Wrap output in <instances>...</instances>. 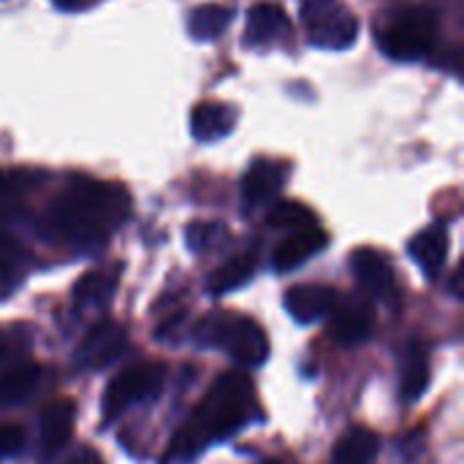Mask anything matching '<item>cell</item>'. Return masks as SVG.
I'll return each instance as SVG.
<instances>
[{
  "label": "cell",
  "mask_w": 464,
  "mask_h": 464,
  "mask_svg": "<svg viewBox=\"0 0 464 464\" xmlns=\"http://www.w3.org/2000/svg\"><path fill=\"white\" fill-rule=\"evenodd\" d=\"M440 33V14L432 5H405L386 16L378 30V46L397 63H416L432 54Z\"/></svg>",
  "instance_id": "3"
},
{
  "label": "cell",
  "mask_w": 464,
  "mask_h": 464,
  "mask_svg": "<svg viewBox=\"0 0 464 464\" xmlns=\"http://www.w3.org/2000/svg\"><path fill=\"white\" fill-rule=\"evenodd\" d=\"M334 302H337V291L324 283H302L285 294V310L299 324L321 321L324 315H329Z\"/></svg>",
  "instance_id": "13"
},
{
  "label": "cell",
  "mask_w": 464,
  "mask_h": 464,
  "mask_svg": "<svg viewBox=\"0 0 464 464\" xmlns=\"http://www.w3.org/2000/svg\"><path fill=\"white\" fill-rule=\"evenodd\" d=\"M329 245V237L326 231H321L318 226L313 228H304V231H294L288 239H283L272 256V266L277 272H291V269H299L304 261H310L313 256H318L324 247Z\"/></svg>",
  "instance_id": "15"
},
{
  "label": "cell",
  "mask_w": 464,
  "mask_h": 464,
  "mask_svg": "<svg viewBox=\"0 0 464 464\" xmlns=\"http://www.w3.org/2000/svg\"><path fill=\"white\" fill-rule=\"evenodd\" d=\"M201 345L226 351L242 367H261L269 356L266 332L247 315L239 313H212L201 321L196 332Z\"/></svg>",
  "instance_id": "4"
},
{
  "label": "cell",
  "mask_w": 464,
  "mask_h": 464,
  "mask_svg": "<svg viewBox=\"0 0 464 464\" xmlns=\"http://www.w3.org/2000/svg\"><path fill=\"white\" fill-rule=\"evenodd\" d=\"M73 419H76V408L68 400H57L52 405L44 408L41 421H38V457L41 462H49L52 457H57L73 432Z\"/></svg>",
  "instance_id": "10"
},
{
  "label": "cell",
  "mask_w": 464,
  "mask_h": 464,
  "mask_svg": "<svg viewBox=\"0 0 464 464\" xmlns=\"http://www.w3.org/2000/svg\"><path fill=\"white\" fill-rule=\"evenodd\" d=\"M285 177H288V166L285 163L266 160V158L253 160V166L245 171L242 188H239L245 212H256V209L266 207L269 201H275L277 193L285 185Z\"/></svg>",
  "instance_id": "8"
},
{
  "label": "cell",
  "mask_w": 464,
  "mask_h": 464,
  "mask_svg": "<svg viewBox=\"0 0 464 464\" xmlns=\"http://www.w3.org/2000/svg\"><path fill=\"white\" fill-rule=\"evenodd\" d=\"M411 258L419 264V269L427 277H438L449 258V231L446 226H432L421 234H416L408 245Z\"/></svg>",
  "instance_id": "16"
},
{
  "label": "cell",
  "mask_w": 464,
  "mask_h": 464,
  "mask_svg": "<svg viewBox=\"0 0 464 464\" xmlns=\"http://www.w3.org/2000/svg\"><path fill=\"white\" fill-rule=\"evenodd\" d=\"M68 464H103L101 462V457L95 454V451H90V449H82L73 459Z\"/></svg>",
  "instance_id": "28"
},
{
  "label": "cell",
  "mask_w": 464,
  "mask_h": 464,
  "mask_svg": "<svg viewBox=\"0 0 464 464\" xmlns=\"http://www.w3.org/2000/svg\"><path fill=\"white\" fill-rule=\"evenodd\" d=\"M125 345H128L125 326L114 321H101L84 334L73 362L79 370H103L122 356Z\"/></svg>",
  "instance_id": "7"
},
{
  "label": "cell",
  "mask_w": 464,
  "mask_h": 464,
  "mask_svg": "<svg viewBox=\"0 0 464 464\" xmlns=\"http://www.w3.org/2000/svg\"><path fill=\"white\" fill-rule=\"evenodd\" d=\"M130 215V196L122 185L76 177L52 201L46 228L54 239L76 250L103 245Z\"/></svg>",
  "instance_id": "1"
},
{
  "label": "cell",
  "mask_w": 464,
  "mask_h": 464,
  "mask_svg": "<svg viewBox=\"0 0 464 464\" xmlns=\"http://www.w3.org/2000/svg\"><path fill=\"white\" fill-rule=\"evenodd\" d=\"M253 275H256V253H239L212 272V277L207 280V288L212 296H223V294L242 288L247 280H253Z\"/></svg>",
  "instance_id": "20"
},
{
  "label": "cell",
  "mask_w": 464,
  "mask_h": 464,
  "mask_svg": "<svg viewBox=\"0 0 464 464\" xmlns=\"http://www.w3.org/2000/svg\"><path fill=\"white\" fill-rule=\"evenodd\" d=\"M332 324H329V334L337 345H362L370 334H372V313L364 302L356 299H340L334 302V307L329 310Z\"/></svg>",
  "instance_id": "11"
},
{
  "label": "cell",
  "mask_w": 464,
  "mask_h": 464,
  "mask_svg": "<svg viewBox=\"0 0 464 464\" xmlns=\"http://www.w3.org/2000/svg\"><path fill=\"white\" fill-rule=\"evenodd\" d=\"M378 451H381V438L367 427H353L340 438L332 454V464H372Z\"/></svg>",
  "instance_id": "19"
},
{
  "label": "cell",
  "mask_w": 464,
  "mask_h": 464,
  "mask_svg": "<svg viewBox=\"0 0 464 464\" xmlns=\"http://www.w3.org/2000/svg\"><path fill=\"white\" fill-rule=\"evenodd\" d=\"M33 188V174L27 171H0V231L5 223H11L19 209L24 193Z\"/></svg>",
  "instance_id": "24"
},
{
  "label": "cell",
  "mask_w": 464,
  "mask_h": 464,
  "mask_svg": "<svg viewBox=\"0 0 464 464\" xmlns=\"http://www.w3.org/2000/svg\"><path fill=\"white\" fill-rule=\"evenodd\" d=\"M231 16L234 11L228 5H220V3H207V5H198L190 11L188 16V30L193 38L198 41H215L218 35L226 33V27L231 24Z\"/></svg>",
  "instance_id": "22"
},
{
  "label": "cell",
  "mask_w": 464,
  "mask_h": 464,
  "mask_svg": "<svg viewBox=\"0 0 464 464\" xmlns=\"http://www.w3.org/2000/svg\"><path fill=\"white\" fill-rule=\"evenodd\" d=\"M24 446V430L19 424H0V457H11L22 451Z\"/></svg>",
  "instance_id": "27"
},
{
  "label": "cell",
  "mask_w": 464,
  "mask_h": 464,
  "mask_svg": "<svg viewBox=\"0 0 464 464\" xmlns=\"http://www.w3.org/2000/svg\"><path fill=\"white\" fill-rule=\"evenodd\" d=\"M54 3H57L60 8H73V5H79L82 0H54Z\"/></svg>",
  "instance_id": "29"
},
{
  "label": "cell",
  "mask_w": 464,
  "mask_h": 464,
  "mask_svg": "<svg viewBox=\"0 0 464 464\" xmlns=\"http://www.w3.org/2000/svg\"><path fill=\"white\" fill-rule=\"evenodd\" d=\"M266 223L272 228H283V231H304V228H313L318 220H315V212L307 209L304 204L299 201H277L269 215H266Z\"/></svg>",
  "instance_id": "25"
},
{
  "label": "cell",
  "mask_w": 464,
  "mask_h": 464,
  "mask_svg": "<svg viewBox=\"0 0 464 464\" xmlns=\"http://www.w3.org/2000/svg\"><path fill=\"white\" fill-rule=\"evenodd\" d=\"M185 237L193 253H212L228 239V231L220 223H190Z\"/></svg>",
  "instance_id": "26"
},
{
  "label": "cell",
  "mask_w": 464,
  "mask_h": 464,
  "mask_svg": "<svg viewBox=\"0 0 464 464\" xmlns=\"http://www.w3.org/2000/svg\"><path fill=\"white\" fill-rule=\"evenodd\" d=\"M432 378V364H430V351L421 340H411L402 351V364H400V397L405 402H416L424 397L430 389Z\"/></svg>",
  "instance_id": "14"
},
{
  "label": "cell",
  "mask_w": 464,
  "mask_h": 464,
  "mask_svg": "<svg viewBox=\"0 0 464 464\" xmlns=\"http://www.w3.org/2000/svg\"><path fill=\"white\" fill-rule=\"evenodd\" d=\"M117 283H120V269L117 266H101V269L84 272L76 280V285H73V302H76V307H82V310L103 307L114 296Z\"/></svg>",
  "instance_id": "17"
},
{
  "label": "cell",
  "mask_w": 464,
  "mask_h": 464,
  "mask_svg": "<svg viewBox=\"0 0 464 464\" xmlns=\"http://www.w3.org/2000/svg\"><path fill=\"white\" fill-rule=\"evenodd\" d=\"M291 33V19L277 3H258L247 11L245 44L247 46H272Z\"/></svg>",
  "instance_id": "12"
},
{
  "label": "cell",
  "mask_w": 464,
  "mask_h": 464,
  "mask_svg": "<svg viewBox=\"0 0 464 464\" xmlns=\"http://www.w3.org/2000/svg\"><path fill=\"white\" fill-rule=\"evenodd\" d=\"M237 111L223 103H198L190 114V133L198 141H218L234 130Z\"/></svg>",
  "instance_id": "18"
},
{
  "label": "cell",
  "mask_w": 464,
  "mask_h": 464,
  "mask_svg": "<svg viewBox=\"0 0 464 464\" xmlns=\"http://www.w3.org/2000/svg\"><path fill=\"white\" fill-rule=\"evenodd\" d=\"M24 247L5 231H0V299L11 296L24 277Z\"/></svg>",
  "instance_id": "21"
},
{
  "label": "cell",
  "mask_w": 464,
  "mask_h": 464,
  "mask_svg": "<svg viewBox=\"0 0 464 464\" xmlns=\"http://www.w3.org/2000/svg\"><path fill=\"white\" fill-rule=\"evenodd\" d=\"M351 272L359 280V285L378 299H392L397 291L392 261L372 247H359L351 253Z\"/></svg>",
  "instance_id": "9"
},
{
  "label": "cell",
  "mask_w": 464,
  "mask_h": 464,
  "mask_svg": "<svg viewBox=\"0 0 464 464\" xmlns=\"http://www.w3.org/2000/svg\"><path fill=\"white\" fill-rule=\"evenodd\" d=\"M302 22L318 49H348L359 38V19L343 0H304Z\"/></svg>",
  "instance_id": "5"
},
{
  "label": "cell",
  "mask_w": 464,
  "mask_h": 464,
  "mask_svg": "<svg viewBox=\"0 0 464 464\" xmlns=\"http://www.w3.org/2000/svg\"><path fill=\"white\" fill-rule=\"evenodd\" d=\"M41 381V370L35 364H19L0 372V405H19L27 400Z\"/></svg>",
  "instance_id": "23"
},
{
  "label": "cell",
  "mask_w": 464,
  "mask_h": 464,
  "mask_svg": "<svg viewBox=\"0 0 464 464\" xmlns=\"http://www.w3.org/2000/svg\"><path fill=\"white\" fill-rule=\"evenodd\" d=\"M166 383V367L158 362H144L122 370L103 392V419L111 421L130 405L147 402L160 394Z\"/></svg>",
  "instance_id": "6"
},
{
  "label": "cell",
  "mask_w": 464,
  "mask_h": 464,
  "mask_svg": "<svg viewBox=\"0 0 464 464\" xmlns=\"http://www.w3.org/2000/svg\"><path fill=\"white\" fill-rule=\"evenodd\" d=\"M272 464H277V462H272Z\"/></svg>",
  "instance_id": "30"
},
{
  "label": "cell",
  "mask_w": 464,
  "mask_h": 464,
  "mask_svg": "<svg viewBox=\"0 0 464 464\" xmlns=\"http://www.w3.org/2000/svg\"><path fill=\"white\" fill-rule=\"evenodd\" d=\"M256 413V386L242 372H223L209 392L204 394L201 405L190 416V421L171 438L169 462H193L201 457L212 443L231 438L245 424H250Z\"/></svg>",
  "instance_id": "2"
}]
</instances>
